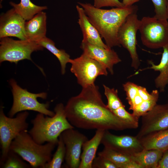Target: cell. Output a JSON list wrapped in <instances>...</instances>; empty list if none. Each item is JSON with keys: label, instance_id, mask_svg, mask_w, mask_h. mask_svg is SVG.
Segmentation results:
<instances>
[{"label": "cell", "instance_id": "30", "mask_svg": "<svg viewBox=\"0 0 168 168\" xmlns=\"http://www.w3.org/2000/svg\"><path fill=\"white\" fill-rule=\"evenodd\" d=\"M154 7V17L158 19L167 20V0H151Z\"/></svg>", "mask_w": 168, "mask_h": 168}, {"label": "cell", "instance_id": "22", "mask_svg": "<svg viewBox=\"0 0 168 168\" xmlns=\"http://www.w3.org/2000/svg\"><path fill=\"white\" fill-rule=\"evenodd\" d=\"M2 0H0L1 2ZM10 4L26 20L31 19L35 15L47 9L46 6H39L32 3L30 0H21L18 4L10 2Z\"/></svg>", "mask_w": 168, "mask_h": 168}, {"label": "cell", "instance_id": "39", "mask_svg": "<svg viewBox=\"0 0 168 168\" xmlns=\"http://www.w3.org/2000/svg\"><path fill=\"white\" fill-rule=\"evenodd\" d=\"M167 13L168 15V0H167Z\"/></svg>", "mask_w": 168, "mask_h": 168}, {"label": "cell", "instance_id": "35", "mask_svg": "<svg viewBox=\"0 0 168 168\" xmlns=\"http://www.w3.org/2000/svg\"><path fill=\"white\" fill-rule=\"evenodd\" d=\"M157 168H168V148L163 152Z\"/></svg>", "mask_w": 168, "mask_h": 168}, {"label": "cell", "instance_id": "21", "mask_svg": "<svg viewBox=\"0 0 168 168\" xmlns=\"http://www.w3.org/2000/svg\"><path fill=\"white\" fill-rule=\"evenodd\" d=\"M163 152L156 149H144L130 156V158L132 160L141 166L143 168H157Z\"/></svg>", "mask_w": 168, "mask_h": 168}, {"label": "cell", "instance_id": "13", "mask_svg": "<svg viewBox=\"0 0 168 168\" xmlns=\"http://www.w3.org/2000/svg\"><path fill=\"white\" fill-rule=\"evenodd\" d=\"M101 143L105 147L129 156L144 149L140 140L136 136L116 135L108 130L105 131Z\"/></svg>", "mask_w": 168, "mask_h": 168}, {"label": "cell", "instance_id": "34", "mask_svg": "<svg viewBox=\"0 0 168 168\" xmlns=\"http://www.w3.org/2000/svg\"><path fill=\"white\" fill-rule=\"evenodd\" d=\"M138 93L143 100L151 99L153 96L152 91L149 93L145 87L140 86H138Z\"/></svg>", "mask_w": 168, "mask_h": 168}, {"label": "cell", "instance_id": "36", "mask_svg": "<svg viewBox=\"0 0 168 168\" xmlns=\"http://www.w3.org/2000/svg\"><path fill=\"white\" fill-rule=\"evenodd\" d=\"M120 168H143V167L140 165L131 160L123 165Z\"/></svg>", "mask_w": 168, "mask_h": 168}, {"label": "cell", "instance_id": "3", "mask_svg": "<svg viewBox=\"0 0 168 168\" xmlns=\"http://www.w3.org/2000/svg\"><path fill=\"white\" fill-rule=\"evenodd\" d=\"M54 115L44 116L39 113L31 121L32 127L28 131L34 141L42 144L45 142L57 141L64 130L74 128L67 119L65 112V106L60 103L54 109Z\"/></svg>", "mask_w": 168, "mask_h": 168}, {"label": "cell", "instance_id": "17", "mask_svg": "<svg viewBox=\"0 0 168 168\" xmlns=\"http://www.w3.org/2000/svg\"><path fill=\"white\" fill-rule=\"evenodd\" d=\"M46 13L41 11L26 21L25 29L27 40L37 43L46 37Z\"/></svg>", "mask_w": 168, "mask_h": 168}, {"label": "cell", "instance_id": "25", "mask_svg": "<svg viewBox=\"0 0 168 168\" xmlns=\"http://www.w3.org/2000/svg\"><path fill=\"white\" fill-rule=\"evenodd\" d=\"M57 150L50 161L47 163L44 168H60L62 166L66 154L65 144L61 135L58 137Z\"/></svg>", "mask_w": 168, "mask_h": 168}, {"label": "cell", "instance_id": "2", "mask_svg": "<svg viewBox=\"0 0 168 168\" xmlns=\"http://www.w3.org/2000/svg\"><path fill=\"white\" fill-rule=\"evenodd\" d=\"M83 9L91 23L96 27L105 44L109 47L120 46L118 39L119 30L130 14L138 10L133 5L110 9L96 8L89 3L77 2Z\"/></svg>", "mask_w": 168, "mask_h": 168}, {"label": "cell", "instance_id": "28", "mask_svg": "<svg viewBox=\"0 0 168 168\" xmlns=\"http://www.w3.org/2000/svg\"><path fill=\"white\" fill-rule=\"evenodd\" d=\"M104 93L106 96L108 108L112 112L121 107L124 106L119 98L118 90L114 88H110L105 85H103Z\"/></svg>", "mask_w": 168, "mask_h": 168}, {"label": "cell", "instance_id": "5", "mask_svg": "<svg viewBox=\"0 0 168 168\" xmlns=\"http://www.w3.org/2000/svg\"><path fill=\"white\" fill-rule=\"evenodd\" d=\"M9 83L12 87L13 103L8 114V117H13L17 113L26 110L36 111L50 117L54 115V111L48 109L49 102L40 103L37 100L38 98L45 99L47 93L43 92L35 94L29 92L21 87L13 79H10Z\"/></svg>", "mask_w": 168, "mask_h": 168}, {"label": "cell", "instance_id": "33", "mask_svg": "<svg viewBox=\"0 0 168 168\" xmlns=\"http://www.w3.org/2000/svg\"><path fill=\"white\" fill-rule=\"evenodd\" d=\"M93 5L97 8L105 7H124L122 2L119 0H93Z\"/></svg>", "mask_w": 168, "mask_h": 168}, {"label": "cell", "instance_id": "4", "mask_svg": "<svg viewBox=\"0 0 168 168\" xmlns=\"http://www.w3.org/2000/svg\"><path fill=\"white\" fill-rule=\"evenodd\" d=\"M58 142L38 144L26 130L21 133L12 141L10 150L28 162L32 167L44 168L45 165L51 160L52 152Z\"/></svg>", "mask_w": 168, "mask_h": 168}, {"label": "cell", "instance_id": "37", "mask_svg": "<svg viewBox=\"0 0 168 168\" xmlns=\"http://www.w3.org/2000/svg\"><path fill=\"white\" fill-rule=\"evenodd\" d=\"M143 101V100L138 93L134 97L132 105L131 106H130L129 110H133L135 108L140 104Z\"/></svg>", "mask_w": 168, "mask_h": 168}, {"label": "cell", "instance_id": "11", "mask_svg": "<svg viewBox=\"0 0 168 168\" xmlns=\"http://www.w3.org/2000/svg\"><path fill=\"white\" fill-rule=\"evenodd\" d=\"M142 117L141 126L136 136L139 139L153 133L168 128V103L156 104Z\"/></svg>", "mask_w": 168, "mask_h": 168}, {"label": "cell", "instance_id": "15", "mask_svg": "<svg viewBox=\"0 0 168 168\" xmlns=\"http://www.w3.org/2000/svg\"><path fill=\"white\" fill-rule=\"evenodd\" d=\"M80 48L83 53L105 66L111 74H114V66L121 61L117 53L111 48L106 49L82 41Z\"/></svg>", "mask_w": 168, "mask_h": 168}, {"label": "cell", "instance_id": "23", "mask_svg": "<svg viewBox=\"0 0 168 168\" xmlns=\"http://www.w3.org/2000/svg\"><path fill=\"white\" fill-rule=\"evenodd\" d=\"M37 43L46 49L58 58L60 64L62 74H64L66 64L69 63L71 59L69 54L64 50L58 49L55 46L54 42L46 37L42 39Z\"/></svg>", "mask_w": 168, "mask_h": 168}, {"label": "cell", "instance_id": "20", "mask_svg": "<svg viewBox=\"0 0 168 168\" xmlns=\"http://www.w3.org/2000/svg\"><path fill=\"white\" fill-rule=\"evenodd\" d=\"M139 140L145 149L164 152L168 148V128L153 133Z\"/></svg>", "mask_w": 168, "mask_h": 168}, {"label": "cell", "instance_id": "12", "mask_svg": "<svg viewBox=\"0 0 168 168\" xmlns=\"http://www.w3.org/2000/svg\"><path fill=\"white\" fill-rule=\"evenodd\" d=\"M61 135L66 148L64 160L66 166L69 168H79L82 149L83 144L88 140L87 137L74 128L64 130Z\"/></svg>", "mask_w": 168, "mask_h": 168}, {"label": "cell", "instance_id": "14", "mask_svg": "<svg viewBox=\"0 0 168 168\" xmlns=\"http://www.w3.org/2000/svg\"><path fill=\"white\" fill-rule=\"evenodd\" d=\"M26 21L13 8L2 14L0 17V38L12 36L27 40L25 29Z\"/></svg>", "mask_w": 168, "mask_h": 168}, {"label": "cell", "instance_id": "10", "mask_svg": "<svg viewBox=\"0 0 168 168\" xmlns=\"http://www.w3.org/2000/svg\"><path fill=\"white\" fill-rule=\"evenodd\" d=\"M137 12L127 17L120 27L118 34L119 43L129 52L131 59V66L135 70L138 69L140 64L136 48L137 33L140 21L138 18Z\"/></svg>", "mask_w": 168, "mask_h": 168}, {"label": "cell", "instance_id": "38", "mask_svg": "<svg viewBox=\"0 0 168 168\" xmlns=\"http://www.w3.org/2000/svg\"><path fill=\"white\" fill-rule=\"evenodd\" d=\"M141 0H122V3L124 7H128L133 5L134 3Z\"/></svg>", "mask_w": 168, "mask_h": 168}, {"label": "cell", "instance_id": "1", "mask_svg": "<svg viewBox=\"0 0 168 168\" xmlns=\"http://www.w3.org/2000/svg\"><path fill=\"white\" fill-rule=\"evenodd\" d=\"M65 112L69 122L78 128L115 130L134 128L108 108L95 84L82 87L79 94L70 98L65 106Z\"/></svg>", "mask_w": 168, "mask_h": 168}, {"label": "cell", "instance_id": "32", "mask_svg": "<svg viewBox=\"0 0 168 168\" xmlns=\"http://www.w3.org/2000/svg\"><path fill=\"white\" fill-rule=\"evenodd\" d=\"M92 167L93 168H118L113 162L106 158L98 156L94 159Z\"/></svg>", "mask_w": 168, "mask_h": 168}, {"label": "cell", "instance_id": "31", "mask_svg": "<svg viewBox=\"0 0 168 168\" xmlns=\"http://www.w3.org/2000/svg\"><path fill=\"white\" fill-rule=\"evenodd\" d=\"M123 87L126 92V98L130 106H132L133 99L138 94V85L128 82L123 84Z\"/></svg>", "mask_w": 168, "mask_h": 168}, {"label": "cell", "instance_id": "9", "mask_svg": "<svg viewBox=\"0 0 168 168\" xmlns=\"http://www.w3.org/2000/svg\"><path fill=\"white\" fill-rule=\"evenodd\" d=\"M71 72L76 77L78 83L82 87L94 84L99 76H107L106 67L83 53L79 57L71 59Z\"/></svg>", "mask_w": 168, "mask_h": 168}, {"label": "cell", "instance_id": "7", "mask_svg": "<svg viewBox=\"0 0 168 168\" xmlns=\"http://www.w3.org/2000/svg\"><path fill=\"white\" fill-rule=\"evenodd\" d=\"M167 20L158 19L154 16H144L140 20L139 30L142 44L156 49L168 44Z\"/></svg>", "mask_w": 168, "mask_h": 168}, {"label": "cell", "instance_id": "27", "mask_svg": "<svg viewBox=\"0 0 168 168\" xmlns=\"http://www.w3.org/2000/svg\"><path fill=\"white\" fill-rule=\"evenodd\" d=\"M153 97L151 99L143 100L139 105L133 110L132 114L134 115L139 117L151 110L156 105L159 96V92L157 90L152 91Z\"/></svg>", "mask_w": 168, "mask_h": 168}, {"label": "cell", "instance_id": "19", "mask_svg": "<svg viewBox=\"0 0 168 168\" xmlns=\"http://www.w3.org/2000/svg\"><path fill=\"white\" fill-rule=\"evenodd\" d=\"M163 49V52L160 63L156 65L152 61H149L148 63L151 66L144 69H152L160 72L154 82L156 87L159 89L160 92H164L166 87L168 85V44Z\"/></svg>", "mask_w": 168, "mask_h": 168}, {"label": "cell", "instance_id": "8", "mask_svg": "<svg viewBox=\"0 0 168 168\" xmlns=\"http://www.w3.org/2000/svg\"><path fill=\"white\" fill-rule=\"evenodd\" d=\"M0 63L7 61L16 64L24 59L32 61V53L43 50L44 48L35 42L16 40L8 37L0 38Z\"/></svg>", "mask_w": 168, "mask_h": 168}, {"label": "cell", "instance_id": "24", "mask_svg": "<svg viewBox=\"0 0 168 168\" xmlns=\"http://www.w3.org/2000/svg\"><path fill=\"white\" fill-rule=\"evenodd\" d=\"M98 155L110 161L118 168H120L123 165L131 160L130 156L106 147H105L102 151L99 152Z\"/></svg>", "mask_w": 168, "mask_h": 168}, {"label": "cell", "instance_id": "6", "mask_svg": "<svg viewBox=\"0 0 168 168\" xmlns=\"http://www.w3.org/2000/svg\"><path fill=\"white\" fill-rule=\"evenodd\" d=\"M29 113L23 111L18 113L15 117L7 116L3 107L0 110V142L1 155L0 164L2 163L10 150L12 141L21 133L27 130L29 124L26 122Z\"/></svg>", "mask_w": 168, "mask_h": 168}, {"label": "cell", "instance_id": "16", "mask_svg": "<svg viewBox=\"0 0 168 168\" xmlns=\"http://www.w3.org/2000/svg\"><path fill=\"white\" fill-rule=\"evenodd\" d=\"M76 8L78 17V23L82 34V41L106 49L111 48L104 43L99 32L90 21L83 8L78 5Z\"/></svg>", "mask_w": 168, "mask_h": 168}, {"label": "cell", "instance_id": "18", "mask_svg": "<svg viewBox=\"0 0 168 168\" xmlns=\"http://www.w3.org/2000/svg\"><path fill=\"white\" fill-rule=\"evenodd\" d=\"M105 130H96L93 137L83 144L79 168H92L93 161L96 157L97 148L101 143Z\"/></svg>", "mask_w": 168, "mask_h": 168}, {"label": "cell", "instance_id": "26", "mask_svg": "<svg viewBox=\"0 0 168 168\" xmlns=\"http://www.w3.org/2000/svg\"><path fill=\"white\" fill-rule=\"evenodd\" d=\"M18 155L10 150L4 161L0 164V168H28L31 166L24 162Z\"/></svg>", "mask_w": 168, "mask_h": 168}, {"label": "cell", "instance_id": "29", "mask_svg": "<svg viewBox=\"0 0 168 168\" xmlns=\"http://www.w3.org/2000/svg\"><path fill=\"white\" fill-rule=\"evenodd\" d=\"M113 112L118 117L132 125L134 128L138 127L139 118L127 112L125 109L124 105L120 107Z\"/></svg>", "mask_w": 168, "mask_h": 168}]
</instances>
